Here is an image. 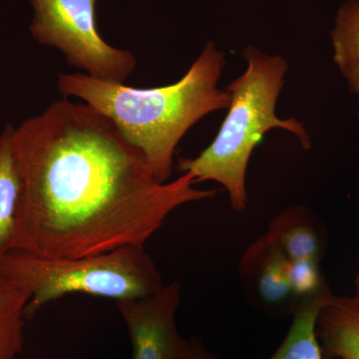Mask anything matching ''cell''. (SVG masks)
<instances>
[{
  "label": "cell",
  "mask_w": 359,
  "mask_h": 359,
  "mask_svg": "<svg viewBox=\"0 0 359 359\" xmlns=\"http://www.w3.org/2000/svg\"><path fill=\"white\" fill-rule=\"evenodd\" d=\"M181 285L173 282L157 294L117 302L128 328L133 359H189L192 342L179 334L177 309Z\"/></svg>",
  "instance_id": "obj_6"
},
{
  "label": "cell",
  "mask_w": 359,
  "mask_h": 359,
  "mask_svg": "<svg viewBox=\"0 0 359 359\" xmlns=\"http://www.w3.org/2000/svg\"><path fill=\"white\" fill-rule=\"evenodd\" d=\"M289 262L266 233L250 244L241 259L238 271L245 294L266 313L294 314L301 302L287 280Z\"/></svg>",
  "instance_id": "obj_7"
},
{
  "label": "cell",
  "mask_w": 359,
  "mask_h": 359,
  "mask_svg": "<svg viewBox=\"0 0 359 359\" xmlns=\"http://www.w3.org/2000/svg\"><path fill=\"white\" fill-rule=\"evenodd\" d=\"M224 54L209 41L185 75L173 84L135 88L84 73L58 76L63 96L88 104L114 124L147 160L155 178L166 183L175 152L187 132L211 113L226 110L230 95L219 87Z\"/></svg>",
  "instance_id": "obj_2"
},
{
  "label": "cell",
  "mask_w": 359,
  "mask_h": 359,
  "mask_svg": "<svg viewBox=\"0 0 359 359\" xmlns=\"http://www.w3.org/2000/svg\"><path fill=\"white\" fill-rule=\"evenodd\" d=\"M14 146L23 196L13 250L39 256L145 245L175 210L217 195L188 173L161 183L107 117L66 97L21 123Z\"/></svg>",
  "instance_id": "obj_1"
},
{
  "label": "cell",
  "mask_w": 359,
  "mask_h": 359,
  "mask_svg": "<svg viewBox=\"0 0 359 359\" xmlns=\"http://www.w3.org/2000/svg\"><path fill=\"white\" fill-rule=\"evenodd\" d=\"M325 359H359V306L353 297L330 294L316 320Z\"/></svg>",
  "instance_id": "obj_8"
},
{
  "label": "cell",
  "mask_w": 359,
  "mask_h": 359,
  "mask_svg": "<svg viewBox=\"0 0 359 359\" xmlns=\"http://www.w3.org/2000/svg\"><path fill=\"white\" fill-rule=\"evenodd\" d=\"M98 0H29L34 15L29 32L39 44L53 47L68 65L106 81L124 83L136 69L131 52L116 48L99 33Z\"/></svg>",
  "instance_id": "obj_5"
},
{
  "label": "cell",
  "mask_w": 359,
  "mask_h": 359,
  "mask_svg": "<svg viewBox=\"0 0 359 359\" xmlns=\"http://www.w3.org/2000/svg\"><path fill=\"white\" fill-rule=\"evenodd\" d=\"M339 70L346 78L349 90L355 94L359 102V65L341 66V67H339Z\"/></svg>",
  "instance_id": "obj_15"
},
{
  "label": "cell",
  "mask_w": 359,
  "mask_h": 359,
  "mask_svg": "<svg viewBox=\"0 0 359 359\" xmlns=\"http://www.w3.org/2000/svg\"><path fill=\"white\" fill-rule=\"evenodd\" d=\"M266 235L289 261H320L325 252V235L320 222L304 205H294L271 219Z\"/></svg>",
  "instance_id": "obj_9"
},
{
  "label": "cell",
  "mask_w": 359,
  "mask_h": 359,
  "mask_svg": "<svg viewBox=\"0 0 359 359\" xmlns=\"http://www.w3.org/2000/svg\"><path fill=\"white\" fill-rule=\"evenodd\" d=\"M191 342H192V349H191L189 359H221L217 354L212 353L200 339L192 337Z\"/></svg>",
  "instance_id": "obj_16"
},
{
  "label": "cell",
  "mask_w": 359,
  "mask_h": 359,
  "mask_svg": "<svg viewBox=\"0 0 359 359\" xmlns=\"http://www.w3.org/2000/svg\"><path fill=\"white\" fill-rule=\"evenodd\" d=\"M0 276L29 294L25 318L69 294L116 302L143 299L164 287L145 245H127L81 257H48L13 250L0 259Z\"/></svg>",
  "instance_id": "obj_4"
},
{
  "label": "cell",
  "mask_w": 359,
  "mask_h": 359,
  "mask_svg": "<svg viewBox=\"0 0 359 359\" xmlns=\"http://www.w3.org/2000/svg\"><path fill=\"white\" fill-rule=\"evenodd\" d=\"M16 127L7 124L0 133V259L13 250L23 196L14 133Z\"/></svg>",
  "instance_id": "obj_10"
},
{
  "label": "cell",
  "mask_w": 359,
  "mask_h": 359,
  "mask_svg": "<svg viewBox=\"0 0 359 359\" xmlns=\"http://www.w3.org/2000/svg\"><path fill=\"white\" fill-rule=\"evenodd\" d=\"M330 35L335 65H359V0H346L339 7Z\"/></svg>",
  "instance_id": "obj_13"
},
{
  "label": "cell",
  "mask_w": 359,
  "mask_h": 359,
  "mask_svg": "<svg viewBox=\"0 0 359 359\" xmlns=\"http://www.w3.org/2000/svg\"><path fill=\"white\" fill-rule=\"evenodd\" d=\"M287 280L295 297L302 301L330 290L320 269V261L301 259L290 261Z\"/></svg>",
  "instance_id": "obj_14"
},
{
  "label": "cell",
  "mask_w": 359,
  "mask_h": 359,
  "mask_svg": "<svg viewBox=\"0 0 359 359\" xmlns=\"http://www.w3.org/2000/svg\"><path fill=\"white\" fill-rule=\"evenodd\" d=\"M354 301H355L356 304L359 306V275L358 278H356V294L355 297H353Z\"/></svg>",
  "instance_id": "obj_17"
},
{
  "label": "cell",
  "mask_w": 359,
  "mask_h": 359,
  "mask_svg": "<svg viewBox=\"0 0 359 359\" xmlns=\"http://www.w3.org/2000/svg\"><path fill=\"white\" fill-rule=\"evenodd\" d=\"M28 301L25 290L0 276V359H16L22 351Z\"/></svg>",
  "instance_id": "obj_12"
},
{
  "label": "cell",
  "mask_w": 359,
  "mask_h": 359,
  "mask_svg": "<svg viewBox=\"0 0 359 359\" xmlns=\"http://www.w3.org/2000/svg\"><path fill=\"white\" fill-rule=\"evenodd\" d=\"M247 68L228 85L230 105L218 134L195 158H180L177 168L192 175L197 183L215 181L226 189L235 211L247 209L245 178L250 156L273 129L285 130L297 137L302 148L311 147V139L295 118L280 119L276 102L285 84L289 63L282 55H269L257 47L244 49Z\"/></svg>",
  "instance_id": "obj_3"
},
{
  "label": "cell",
  "mask_w": 359,
  "mask_h": 359,
  "mask_svg": "<svg viewBox=\"0 0 359 359\" xmlns=\"http://www.w3.org/2000/svg\"><path fill=\"white\" fill-rule=\"evenodd\" d=\"M332 294L330 290L302 299L295 309L289 334L269 359H325L316 337V320Z\"/></svg>",
  "instance_id": "obj_11"
}]
</instances>
